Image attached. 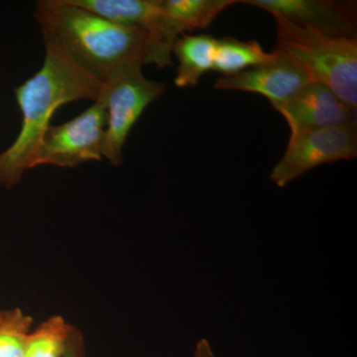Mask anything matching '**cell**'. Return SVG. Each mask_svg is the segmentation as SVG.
<instances>
[{"instance_id":"6da1fadb","label":"cell","mask_w":357,"mask_h":357,"mask_svg":"<svg viewBox=\"0 0 357 357\" xmlns=\"http://www.w3.org/2000/svg\"><path fill=\"white\" fill-rule=\"evenodd\" d=\"M34 17L43 39L103 84L123 70L147 64L149 34L141 28L117 24L72 0H40Z\"/></svg>"},{"instance_id":"7a4b0ae2","label":"cell","mask_w":357,"mask_h":357,"mask_svg":"<svg viewBox=\"0 0 357 357\" xmlns=\"http://www.w3.org/2000/svg\"><path fill=\"white\" fill-rule=\"evenodd\" d=\"M45 60L41 69L15 89L22 124L17 138L0 153V185L11 188L20 182L56 110L81 100L98 102L105 84L79 67L57 44L43 39Z\"/></svg>"},{"instance_id":"3957f363","label":"cell","mask_w":357,"mask_h":357,"mask_svg":"<svg viewBox=\"0 0 357 357\" xmlns=\"http://www.w3.org/2000/svg\"><path fill=\"white\" fill-rule=\"evenodd\" d=\"M276 24L274 52L292 59L311 83L325 84L349 107H357V39L326 36L272 14Z\"/></svg>"},{"instance_id":"277c9868","label":"cell","mask_w":357,"mask_h":357,"mask_svg":"<svg viewBox=\"0 0 357 357\" xmlns=\"http://www.w3.org/2000/svg\"><path fill=\"white\" fill-rule=\"evenodd\" d=\"M166 86L143 75L142 67L128 68L105 84L100 100L107 114L102 155L112 165L123 162V146L144 110L165 93Z\"/></svg>"},{"instance_id":"5b68a950","label":"cell","mask_w":357,"mask_h":357,"mask_svg":"<svg viewBox=\"0 0 357 357\" xmlns=\"http://www.w3.org/2000/svg\"><path fill=\"white\" fill-rule=\"evenodd\" d=\"M107 114L102 100L72 121L47 129L40 143L32 169L52 165L74 168L89 161H100Z\"/></svg>"},{"instance_id":"8992f818","label":"cell","mask_w":357,"mask_h":357,"mask_svg":"<svg viewBox=\"0 0 357 357\" xmlns=\"http://www.w3.org/2000/svg\"><path fill=\"white\" fill-rule=\"evenodd\" d=\"M356 155V121L309 131L289 138L285 153L270 178L279 188H284L316 167L352 160Z\"/></svg>"},{"instance_id":"52a82bcc","label":"cell","mask_w":357,"mask_h":357,"mask_svg":"<svg viewBox=\"0 0 357 357\" xmlns=\"http://www.w3.org/2000/svg\"><path fill=\"white\" fill-rule=\"evenodd\" d=\"M77 6L117 24L137 27L149 34L147 64L158 69L173 66L175 40L167 27L159 0H72Z\"/></svg>"},{"instance_id":"ba28073f","label":"cell","mask_w":357,"mask_h":357,"mask_svg":"<svg viewBox=\"0 0 357 357\" xmlns=\"http://www.w3.org/2000/svg\"><path fill=\"white\" fill-rule=\"evenodd\" d=\"M307 29L338 38L357 39L356 2L337 0H243Z\"/></svg>"},{"instance_id":"9c48e42d","label":"cell","mask_w":357,"mask_h":357,"mask_svg":"<svg viewBox=\"0 0 357 357\" xmlns=\"http://www.w3.org/2000/svg\"><path fill=\"white\" fill-rule=\"evenodd\" d=\"M287 121L291 135L356 121V110L325 84L309 83L287 102L276 105Z\"/></svg>"},{"instance_id":"30bf717a","label":"cell","mask_w":357,"mask_h":357,"mask_svg":"<svg viewBox=\"0 0 357 357\" xmlns=\"http://www.w3.org/2000/svg\"><path fill=\"white\" fill-rule=\"evenodd\" d=\"M276 54L277 57L267 64L256 66L231 76L220 77L215 82V88L257 93L269 100L273 107L287 102L311 82L295 61Z\"/></svg>"},{"instance_id":"8fae6325","label":"cell","mask_w":357,"mask_h":357,"mask_svg":"<svg viewBox=\"0 0 357 357\" xmlns=\"http://www.w3.org/2000/svg\"><path fill=\"white\" fill-rule=\"evenodd\" d=\"M217 40L208 34L183 35L176 41L172 54L178 60L175 86L194 88L206 73L213 70Z\"/></svg>"},{"instance_id":"7c38bea8","label":"cell","mask_w":357,"mask_h":357,"mask_svg":"<svg viewBox=\"0 0 357 357\" xmlns=\"http://www.w3.org/2000/svg\"><path fill=\"white\" fill-rule=\"evenodd\" d=\"M239 3L236 0H159V6L178 37L206 29L222 11Z\"/></svg>"},{"instance_id":"4fadbf2b","label":"cell","mask_w":357,"mask_h":357,"mask_svg":"<svg viewBox=\"0 0 357 357\" xmlns=\"http://www.w3.org/2000/svg\"><path fill=\"white\" fill-rule=\"evenodd\" d=\"M277 57L268 53L257 41H241L230 37L217 40L213 70L223 76H231L256 66L267 64Z\"/></svg>"},{"instance_id":"5bb4252c","label":"cell","mask_w":357,"mask_h":357,"mask_svg":"<svg viewBox=\"0 0 357 357\" xmlns=\"http://www.w3.org/2000/svg\"><path fill=\"white\" fill-rule=\"evenodd\" d=\"M74 326L62 316H53L30 332L25 357H64Z\"/></svg>"},{"instance_id":"9a60e30c","label":"cell","mask_w":357,"mask_h":357,"mask_svg":"<svg viewBox=\"0 0 357 357\" xmlns=\"http://www.w3.org/2000/svg\"><path fill=\"white\" fill-rule=\"evenodd\" d=\"M33 319L20 307L0 312V357H25Z\"/></svg>"},{"instance_id":"2e32d148","label":"cell","mask_w":357,"mask_h":357,"mask_svg":"<svg viewBox=\"0 0 357 357\" xmlns=\"http://www.w3.org/2000/svg\"><path fill=\"white\" fill-rule=\"evenodd\" d=\"M84 356V340L79 330L74 328L70 335L69 345L64 357H83Z\"/></svg>"},{"instance_id":"e0dca14e","label":"cell","mask_w":357,"mask_h":357,"mask_svg":"<svg viewBox=\"0 0 357 357\" xmlns=\"http://www.w3.org/2000/svg\"><path fill=\"white\" fill-rule=\"evenodd\" d=\"M194 357H215L208 340H201L196 347Z\"/></svg>"}]
</instances>
